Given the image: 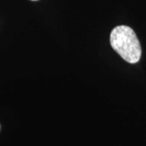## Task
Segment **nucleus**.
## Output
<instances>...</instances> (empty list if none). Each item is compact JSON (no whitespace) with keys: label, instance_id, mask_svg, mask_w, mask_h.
Masks as SVG:
<instances>
[{"label":"nucleus","instance_id":"f257e3e1","mask_svg":"<svg viewBox=\"0 0 146 146\" xmlns=\"http://www.w3.org/2000/svg\"><path fill=\"white\" fill-rule=\"evenodd\" d=\"M110 42L112 48L127 63H136L141 59V44L130 27H115L110 33Z\"/></svg>","mask_w":146,"mask_h":146},{"label":"nucleus","instance_id":"f03ea898","mask_svg":"<svg viewBox=\"0 0 146 146\" xmlns=\"http://www.w3.org/2000/svg\"><path fill=\"white\" fill-rule=\"evenodd\" d=\"M32 1H37V0H32Z\"/></svg>","mask_w":146,"mask_h":146},{"label":"nucleus","instance_id":"7ed1b4c3","mask_svg":"<svg viewBox=\"0 0 146 146\" xmlns=\"http://www.w3.org/2000/svg\"><path fill=\"white\" fill-rule=\"evenodd\" d=\"M0 130H1V126H0Z\"/></svg>","mask_w":146,"mask_h":146}]
</instances>
